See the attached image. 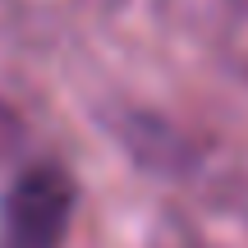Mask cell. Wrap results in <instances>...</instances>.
Here are the masks:
<instances>
[{
	"label": "cell",
	"instance_id": "cell-1",
	"mask_svg": "<svg viewBox=\"0 0 248 248\" xmlns=\"http://www.w3.org/2000/svg\"><path fill=\"white\" fill-rule=\"evenodd\" d=\"M74 202L78 188L64 166H23L0 207V248H60L74 221Z\"/></svg>",
	"mask_w": 248,
	"mask_h": 248
},
{
	"label": "cell",
	"instance_id": "cell-2",
	"mask_svg": "<svg viewBox=\"0 0 248 248\" xmlns=\"http://www.w3.org/2000/svg\"><path fill=\"white\" fill-rule=\"evenodd\" d=\"M23 142H28L23 120L14 115V106H9V101H0V166H5V161H14L18 152H23Z\"/></svg>",
	"mask_w": 248,
	"mask_h": 248
},
{
	"label": "cell",
	"instance_id": "cell-3",
	"mask_svg": "<svg viewBox=\"0 0 248 248\" xmlns=\"http://www.w3.org/2000/svg\"><path fill=\"white\" fill-rule=\"evenodd\" d=\"M166 248H202V244H166Z\"/></svg>",
	"mask_w": 248,
	"mask_h": 248
}]
</instances>
